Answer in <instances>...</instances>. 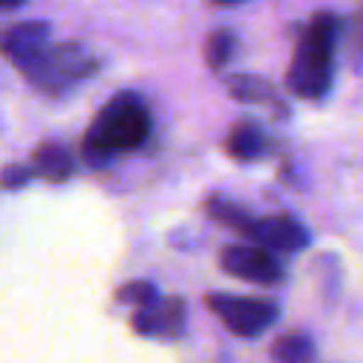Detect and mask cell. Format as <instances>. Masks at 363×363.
<instances>
[{"instance_id":"6da1fadb","label":"cell","mask_w":363,"mask_h":363,"mask_svg":"<svg viewBox=\"0 0 363 363\" xmlns=\"http://www.w3.org/2000/svg\"><path fill=\"white\" fill-rule=\"evenodd\" d=\"M147 130H150V116L145 102L133 94H119L102 108L91 130L85 133L82 153L91 164H102L113 153L139 147Z\"/></svg>"},{"instance_id":"7a4b0ae2","label":"cell","mask_w":363,"mask_h":363,"mask_svg":"<svg viewBox=\"0 0 363 363\" xmlns=\"http://www.w3.org/2000/svg\"><path fill=\"white\" fill-rule=\"evenodd\" d=\"M340 23L335 14L320 11L312 17V23L306 26V31L298 40L295 57H292V68H289V88L303 96V99H315L329 88L332 79V57H335V40H337Z\"/></svg>"},{"instance_id":"3957f363","label":"cell","mask_w":363,"mask_h":363,"mask_svg":"<svg viewBox=\"0 0 363 363\" xmlns=\"http://www.w3.org/2000/svg\"><path fill=\"white\" fill-rule=\"evenodd\" d=\"M20 71L37 88L60 91V88H68V85L91 77L96 71V60L74 43L71 45L60 43V45H43L31 60H26L20 65Z\"/></svg>"},{"instance_id":"277c9868","label":"cell","mask_w":363,"mask_h":363,"mask_svg":"<svg viewBox=\"0 0 363 363\" xmlns=\"http://www.w3.org/2000/svg\"><path fill=\"white\" fill-rule=\"evenodd\" d=\"M207 309L238 337H255L267 332L278 315V309L264 298H238L224 292L207 295Z\"/></svg>"},{"instance_id":"5b68a950","label":"cell","mask_w":363,"mask_h":363,"mask_svg":"<svg viewBox=\"0 0 363 363\" xmlns=\"http://www.w3.org/2000/svg\"><path fill=\"white\" fill-rule=\"evenodd\" d=\"M218 261L230 275L252 281V284L269 286V284L281 281V264L275 261L272 252H267L261 247H224Z\"/></svg>"},{"instance_id":"8992f818","label":"cell","mask_w":363,"mask_h":363,"mask_svg":"<svg viewBox=\"0 0 363 363\" xmlns=\"http://www.w3.org/2000/svg\"><path fill=\"white\" fill-rule=\"evenodd\" d=\"M244 233L252 235L258 247L267 252L269 250H301L309 241V233L292 216H272V218H258V221L252 218Z\"/></svg>"},{"instance_id":"52a82bcc","label":"cell","mask_w":363,"mask_h":363,"mask_svg":"<svg viewBox=\"0 0 363 363\" xmlns=\"http://www.w3.org/2000/svg\"><path fill=\"white\" fill-rule=\"evenodd\" d=\"M184 323V303L179 298L167 301H150L133 315V329L142 335H159V337H173L179 335Z\"/></svg>"},{"instance_id":"ba28073f","label":"cell","mask_w":363,"mask_h":363,"mask_svg":"<svg viewBox=\"0 0 363 363\" xmlns=\"http://www.w3.org/2000/svg\"><path fill=\"white\" fill-rule=\"evenodd\" d=\"M48 40V26L34 20V23H23V26H14L9 31L0 34V51L9 54L17 65H23L26 60H31Z\"/></svg>"},{"instance_id":"9c48e42d","label":"cell","mask_w":363,"mask_h":363,"mask_svg":"<svg viewBox=\"0 0 363 363\" xmlns=\"http://www.w3.org/2000/svg\"><path fill=\"white\" fill-rule=\"evenodd\" d=\"M31 164H34V170H37L40 176H45V179H51V182H62V179L71 173V167H74L68 150L60 147V145H51V142L40 145V147L34 150Z\"/></svg>"},{"instance_id":"30bf717a","label":"cell","mask_w":363,"mask_h":363,"mask_svg":"<svg viewBox=\"0 0 363 363\" xmlns=\"http://www.w3.org/2000/svg\"><path fill=\"white\" fill-rule=\"evenodd\" d=\"M264 147V130L258 122H238L227 136V150L238 159H252Z\"/></svg>"},{"instance_id":"8fae6325","label":"cell","mask_w":363,"mask_h":363,"mask_svg":"<svg viewBox=\"0 0 363 363\" xmlns=\"http://www.w3.org/2000/svg\"><path fill=\"white\" fill-rule=\"evenodd\" d=\"M227 88H230V94L238 102H264V99H272V85L267 79H261V77L238 74V77H230Z\"/></svg>"},{"instance_id":"7c38bea8","label":"cell","mask_w":363,"mask_h":363,"mask_svg":"<svg viewBox=\"0 0 363 363\" xmlns=\"http://www.w3.org/2000/svg\"><path fill=\"white\" fill-rule=\"evenodd\" d=\"M235 54V34L227 28H218L216 34H210L207 40V60L213 68H221L224 62H230Z\"/></svg>"},{"instance_id":"4fadbf2b","label":"cell","mask_w":363,"mask_h":363,"mask_svg":"<svg viewBox=\"0 0 363 363\" xmlns=\"http://www.w3.org/2000/svg\"><path fill=\"white\" fill-rule=\"evenodd\" d=\"M309 354V340L303 335H284L272 346V357L278 363H303Z\"/></svg>"},{"instance_id":"5bb4252c","label":"cell","mask_w":363,"mask_h":363,"mask_svg":"<svg viewBox=\"0 0 363 363\" xmlns=\"http://www.w3.org/2000/svg\"><path fill=\"white\" fill-rule=\"evenodd\" d=\"M116 298L125 301V303H142V306H147L150 301H156V289L150 284H145V281H133V284H125L116 292Z\"/></svg>"},{"instance_id":"9a60e30c","label":"cell","mask_w":363,"mask_h":363,"mask_svg":"<svg viewBox=\"0 0 363 363\" xmlns=\"http://www.w3.org/2000/svg\"><path fill=\"white\" fill-rule=\"evenodd\" d=\"M28 176H31V170H26L23 164H17V167H6V173L0 176V184H3V187H20V184H26Z\"/></svg>"},{"instance_id":"2e32d148","label":"cell","mask_w":363,"mask_h":363,"mask_svg":"<svg viewBox=\"0 0 363 363\" xmlns=\"http://www.w3.org/2000/svg\"><path fill=\"white\" fill-rule=\"evenodd\" d=\"M14 9H17V3H9V6H0V14H3V11H14Z\"/></svg>"}]
</instances>
